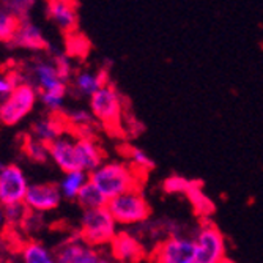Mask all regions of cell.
<instances>
[{
    "instance_id": "1",
    "label": "cell",
    "mask_w": 263,
    "mask_h": 263,
    "mask_svg": "<svg viewBox=\"0 0 263 263\" xmlns=\"http://www.w3.org/2000/svg\"><path fill=\"white\" fill-rule=\"evenodd\" d=\"M88 180L97 186L101 194L110 200L139 186V174L128 162L107 161L88 175Z\"/></svg>"
},
{
    "instance_id": "2",
    "label": "cell",
    "mask_w": 263,
    "mask_h": 263,
    "mask_svg": "<svg viewBox=\"0 0 263 263\" xmlns=\"http://www.w3.org/2000/svg\"><path fill=\"white\" fill-rule=\"evenodd\" d=\"M117 233L118 224L112 218L107 206L82 213L79 221V236L88 246L95 249L110 246Z\"/></svg>"
},
{
    "instance_id": "3",
    "label": "cell",
    "mask_w": 263,
    "mask_h": 263,
    "mask_svg": "<svg viewBox=\"0 0 263 263\" xmlns=\"http://www.w3.org/2000/svg\"><path fill=\"white\" fill-rule=\"evenodd\" d=\"M38 90L29 84L21 82L13 91L0 101V123L5 126H16L27 118L36 104Z\"/></svg>"
},
{
    "instance_id": "4",
    "label": "cell",
    "mask_w": 263,
    "mask_h": 263,
    "mask_svg": "<svg viewBox=\"0 0 263 263\" xmlns=\"http://www.w3.org/2000/svg\"><path fill=\"white\" fill-rule=\"evenodd\" d=\"M107 210L118 226H136L147 221L150 216V205L139 187L110 199Z\"/></svg>"
},
{
    "instance_id": "5",
    "label": "cell",
    "mask_w": 263,
    "mask_h": 263,
    "mask_svg": "<svg viewBox=\"0 0 263 263\" xmlns=\"http://www.w3.org/2000/svg\"><path fill=\"white\" fill-rule=\"evenodd\" d=\"M90 112L95 120L100 122L106 129H118L123 117L122 95L109 82L90 98Z\"/></svg>"
},
{
    "instance_id": "6",
    "label": "cell",
    "mask_w": 263,
    "mask_h": 263,
    "mask_svg": "<svg viewBox=\"0 0 263 263\" xmlns=\"http://www.w3.org/2000/svg\"><path fill=\"white\" fill-rule=\"evenodd\" d=\"M197 263H224L227 260L226 238L218 226L203 219L194 236Z\"/></svg>"
},
{
    "instance_id": "7",
    "label": "cell",
    "mask_w": 263,
    "mask_h": 263,
    "mask_svg": "<svg viewBox=\"0 0 263 263\" xmlns=\"http://www.w3.org/2000/svg\"><path fill=\"white\" fill-rule=\"evenodd\" d=\"M153 263H197L194 238L171 235L162 240L152 254Z\"/></svg>"
},
{
    "instance_id": "8",
    "label": "cell",
    "mask_w": 263,
    "mask_h": 263,
    "mask_svg": "<svg viewBox=\"0 0 263 263\" xmlns=\"http://www.w3.org/2000/svg\"><path fill=\"white\" fill-rule=\"evenodd\" d=\"M29 186L30 183L19 165H5L2 175H0V205L8 206L14 203H24Z\"/></svg>"
},
{
    "instance_id": "9",
    "label": "cell",
    "mask_w": 263,
    "mask_h": 263,
    "mask_svg": "<svg viewBox=\"0 0 263 263\" xmlns=\"http://www.w3.org/2000/svg\"><path fill=\"white\" fill-rule=\"evenodd\" d=\"M62 202V193L59 184L55 183H30L27 196H26V206L32 213H47L55 210Z\"/></svg>"
},
{
    "instance_id": "10",
    "label": "cell",
    "mask_w": 263,
    "mask_h": 263,
    "mask_svg": "<svg viewBox=\"0 0 263 263\" xmlns=\"http://www.w3.org/2000/svg\"><path fill=\"white\" fill-rule=\"evenodd\" d=\"M101 254L98 249L88 246L81 236H74L59 246L55 258L57 263H98Z\"/></svg>"
},
{
    "instance_id": "11",
    "label": "cell",
    "mask_w": 263,
    "mask_h": 263,
    "mask_svg": "<svg viewBox=\"0 0 263 263\" xmlns=\"http://www.w3.org/2000/svg\"><path fill=\"white\" fill-rule=\"evenodd\" d=\"M109 248L110 257L118 263H137L147 257L140 240L129 232H118Z\"/></svg>"
},
{
    "instance_id": "12",
    "label": "cell",
    "mask_w": 263,
    "mask_h": 263,
    "mask_svg": "<svg viewBox=\"0 0 263 263\" xmlns=\"http://www.w3.org/2000/svg\"><path fill=\"white\" fill-rule=\"evenodd\" d=\"M49 159L63 174L81 171L76 153V139L63 134L62 137L49 143Z\"/></svg>"
},
{
    "instance_id": "13",
    "label": "cell",
    "mask_w": 263,
    "mask_h": 263,
    "mask_svg": "<svg viewBox=\"0 0 263 263\" xmlns=\"http://www.w3.org/2000/svg\"><path fill=\"white\" fill-rule=\"evenodd\" d=\"M47 17L66 35H73L78 29V4L68 0H52L46 7Z\"/></svg>"
},
{
    "instance_id": "14",
    "label": "cell",
    "mask_w": 263,
    "mask_h": 263,
    "mask_svg": "<svg viewBox=\"0 0 263 263\" xmlns=\"http://www.w3.org/2000/svg\"><path fill=\"white\" fill-rule=\"evenodd\" d=\"M76 153L79 169L88 175L104 162V153L91 136H81L76 139Z\"/></svg>"
},
{
    "instance_id": "15",
    "label": "cell",
    "mask_w": 263,
    "mask_h": 263,
    "mask_svg": "<svg viewBox=\"0 0 263 263\" xmlns=\"http://www.w3.org/2000/svg\"><path fill=\"white\" fill-rule=\"evenodd\" d=\"M32 76L35 79V85L38 87V93L51 91L60 87H66V81L59 73L54 62H36L32 68Z\"/></svg>"
},
{
    "instance_id": "16",
    "label": "cell",
    "mask_w": 263,
    "mask_h": 263,
    "mask_svg": "<svg viewBox=\"0 0 263 263\" xmlns=\"http://www.w3.org/2000/svg\"><path fill=\"white\" fill-rule=\"evenodd\" d=\"M107 84H109V78H107L106 71L84 69V71H79L73 79L74 90L81 95V97H85L88 100Z\"/></svg>"
},
{
    "instance_id": "17",
    "label": "cell",
    "mask_w": 263,
    "mask_h": 263,
    "mask_svg": "<svg viewBox=\"0 0 263 263\" xmlns=\"http://www.w3.org/2000/svg\"><path fill=\"white\" fill-rule=\"evenodd\" d=\"M11 43L16 47H21V49H29V51H41L47 46L41 29L38 26H35L33 22H30L29 19L21 22L19 30H17V33Z\"/></svg>"
},
{
    "instance_id": "18",
    "label": "cell",
    "mask_w": 263,
    "mask_h": 263,
    "mask_svg": "<svg viewBox=\"0 0 263 263\" xmlns=\"http://www.w3.org/2000/svg\"><path fill=\"white\" fill-rule=\"evenodd\" d=\"M65 133V123L62 122V117L59 115H49L36 120L32 126V136L44 143H52L59 137H62Z\"/></svg>"
},
{
    "instance_id": "19",
    "label": "cell",
    "mask_w": 263,
    "mask_h": 263,
    "mask_svg": "<svg viewBox=\"0 0 263 263\" xmlns=\"http://www.w3.org/2000/svg\"><path fill=\"white\" fill-rule=\"evenodd\" d=\"M88 183V174L82 172V171H73V172H66L63 174L60 183H59V189L62 193V197L73 200L79 196L81 189Z\"/></svg>"
},
{
    "instance_id": "20",
    "label": "cell",
    "mask_w": 263,
    "mask_h": 263,
    "mask_svg": "<svg viewBox=\"0 0 263 263\" xmlns=\"http://www.w3.org/2000/svg\"><path fill=\"white\" fill-rule=\"evenodd\" d=\"M24 263H57L55 254L40 241H27L21 249Z\"/></svg>"
},
{
    "instance_id": "21",
    "label": "cell",
    "mask_w": 263,
    "mask_h": 263,
    "mask_svg": "<svg viewBox=\"0 0 263 263\" xmlns=\"http://www.w3.org/2000/svg\"><path fill=\"white\" fill-rule=\"evenodd\" d=\"M76 202L79 203V206L84 211H88V210H97V208L107 206L109 200L101 194V191L88 180V183L81 189L79 196L76 197Z\"/></svg>"
},
{
    "instance_id": "22",
    "label": "cell",
    "mask_w": 263,
    "mask_h": 263,
    "mask_svg": "<svg viewBox=\"0 0 263 263\" xmlns=\"http://www.w3.org/2000/svg\"><path fill=\"white\" fill-rule=\"evenodd\" d=\"M186 197H187L189 203L193 205L196 214H199L202 219H208V216L214 211L213 200L203 193L200 183H197V181H196V184L193 187H191V191L186 194Z\"/></svg>"
},
{
    "instance_id": "23",
    "label": "cell",
    "mask_w": 263,
    "mask_h": 263,
    "mask_svg": "<svg viewBox=\"0 0 263 263\" xmlns=\"http://www.w3.org/2000/svg\"><path fill=\"white\" fill-rule=\"evenodd\" d=\"M22 150L26 153L33 162H46L49 159V145L41 140H38L36 137H33L32 134H27L24 137V143H22Z\"/></svg>"
},
{
    "instance_id": "24",
    "label": "cell",
    "mask_w": 263,
    "mask_h": 263,
    "mask_svg": "<svg viewBox=\"0 0 263 263\" xmlns=\"http://www.w3.org/2000/svg\"><path fill=\"white\" fill-rule=\"evenodd\" d=\"M21 22L14 14H11L2 4H0V41L11 43L19 30Z\"/></svg>"
},
{
    "instance_id": "25",
    "label": "cell",
    "mask_w": 263,
    "mask_h": 263,
    "mask_svg": "<svg viewBox=\"0 0 263 263\" xmlns=\"http://www.w3.org/2000/svg\"><path fill=\"white\" fill-rule=\"evenodd\" d=\"M66 93H68V85L51 90V91H41V93H38V100L52 115H55L57 112H60V109L65 104Z\"/></svg>"
},
{
    "instance_id": "26",
    "label": "cell",
    "mask_w": 263,
    "mask_h": 263,
    "mask_svg": "<svg viewBox=\"0 0 263 263\" xmlns=\"http://www.w3.org/2000/svg\"><path fill=\"white\" fill-rule=\"evenodd\" d=\"M194 184H196V181L187 180L181 175H171L164 180L162 189L167 194H184L186 196Z\"/></svg>"
},
{
    "instance_id": "27",
    "label": "cell",
    "mask_w": 263,
    "mask_h": 263,
    "mask_svg": "<svg viewBox=\"0 0 263 263\" xmlns=\"http://www.w3.org/2000/svg\"><path fill=\"white\" fill-rule=\"evenodd\" d=\"M128 159H129V165L133 167V169L140 175V174H143V172H148L150 169H153V161H152V158L143 152V150H140V148H136V147H133L131 150H129V153H128Z\"/></svg>"
},
{
    "instance_id": "28",
    "label": "cell",
    "mask_w": 263,
    "mask_h": 263,
    "mask_svg": "<svg viewBox=\"0 0 263 263\" xmlns=\"http://www.w3.org/2000/svg\"><path fill=\"white\" fill-rule=\"evenodd\" d=\"M93 122H97V120L93 118L91 112H87L84 109H78V110H74L73 114L68 117V122L66 123L71 125V126L79 128L84 133L82 136H87V131L93 126Z\"/></svg>"
},
{
    "instance_id": "29",
    "label": "cell",
    "mask_w": 263,
    "mask_h": 263,
    "mask_svg": "<svg viewBox=\"0 0 263 263\" xmlns=\"http://www.w3.org/2000/svg\"><path fill=\"white\" fill-rule=\"evenodd\" d=\"M4 213H5V221L10 224H24V221L29 216V208L26 206V203H14V205H8L4 206Z\"/></svg>"
},
{
    "instance_id": "30",
    "label": "cell",
    "mask_w": 263,
    "mask_h": 263,
    "mask_svg": "<svg viewBox=\"0 0 263 263\" xmlns=\"http://www.w3.org/2000/svg\"><path fill=\"white\" fill-rule=\"evenodd\" d=\"M11 14H14L19 21H26L30 10L33 8L35 2H27V0H11V2H4L2 4Z\"/></svg>"
},
{
    "instance_id": "31",
    "label": "cell",
    "mask_w": 263,
    "mask_h": 263,
    "mask_svg": "<svg viewBox=\"0 0 263 263\" xmlns=\"http://www.w3.org/2000/svg\"><path fill=\"white\" fill-rule=\"evenodd\" d=\"M24 81H19L16 74H11V76H0V97H2V100L5 97H8V95L13 91V88L21 84Z\"/></svg>"
},
{
    "instance_id": "32",
    "label": "cell",
    "mask_w": 263,
    "mask_h": 263,
    "mask_svg": "<svg viewBox=\"0 0 263 263\" xmlns=\"http://www.w3.org/2000/svg\"><path fill=\"white\" fill-rule=\"evenodd\" d=\"M5 213H4V206L0 205V230H2V227L5 226Z\"/></svg>"
},
{
    "instance_id": "33",
    "label": "cell",
    "mask_w": 263,
    "mask_h": 263,
    "mask_svg": "<svg viewBox=\"0 0 263 263\" xmlns=\"http://www.w3.org/2000/svg\"><path fill=\"white\" fill-rule=\"evenodd\" d=\"M112 257H107V255H104V254H101V258H100V261L98 263H112Z\"/></svg>"
},
{
    "instance_id": "34",
    "label": "cell",
    "mask_w": 263,
    "mask_h": 263,
    "mask_svg": "<svg viewBox=\"0 0 263 263\" xmlns=\"http://www.w3.org/2000/svg\"><path fill=\"white\" fill-rule=\"evenodd\" d=\"M4 169H5V164H4V162H0V175H2Z\"/></svg>"
},
{
    "instance_id": "35",
    "label": "cell",
    "mask_w": 263,
    "mask_h": 263,
    "mask_svg": "<svg viewBox=\"0 0 263 263\" xmlns=\"http://www.w3.org/2000/svg\"><path fill=\"white\" fill-rule=\"evenodd\" d=\"M224 263H232V261H230V260H226V261H224Z\"/></svg>"
}]
</instances>
